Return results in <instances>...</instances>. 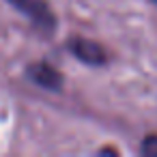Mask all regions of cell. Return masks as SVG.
<instances>
[{"instance_id": "7a4b0ae2", "label": "cell", "mask_w": 157, "mask_h": 157, "mask_svg": "<svg viewBox=\"0 0 157 157\" xmlns=\"http://www.w3.org/2000/svg\"><path fill=\"white\" fill-rule=\"evenodd\" d=\"M67 50L84 65H90V67H101L108 63V52L97 43V41H90V39H82V37H71L69 43H67Z\"/></svg>"}, {"instance_id": "5b68a950", "label": "cell", "mask_w": 157, "mask_h": 157, "mask_svg": "<svg viewBox=\"0 0 157 157\" xmlns=\"http://www.w3.org/2000/svg\"><path fill=\"white\" fill-rule=\"evenodd\" d=\"M151 2H153V5H157V0H151Z\"/></svg>"}, {"instance_id": "3957f363", "label": "cell", "mask_w": 157, "mask_h": 157, "mask_svg": "<svg viewBox=\"0 0 157 157\" xmlns=\"http://www.w3.org/2000/svg\"><path fill=\"white\" fill-rule=\"evenodd\" d=\"M26 75H28V80H30L33 84L41 86V88H45V90H60L63 84H65L63 73H60L56 67H52V65H48V63H43V60L30 63V65L26 67Z\"/></svg>"}, {"instance_id": "277c9868", "label": "cell", "mask_w": 157, "mask_h": 157, "mask_svg": "<svg viewBox=\"0 0 157 157\" xmlns=\"http://www.w3.org/2000/svg\"><path fill=\"white\" fill-rule=\"evenodd\" d=\"M140 151L144 157H157V136H146Z\"/></svg>"}, {"instance_id": "6da1fadb", "label": "cell", "mask_w": 157, "mask_h": 157, "mask_svg": "<svg viewBox=\"0 0 157 157\" xmlns=\"http://www.w3.org/2000/svg\"><path fill=\"white\" fill-rule=\"evenodd\" d=\"M7 2L22 15H26L43 35H52L56 30V15L45 0H7Z\"/></svg>"}]
</instances>
